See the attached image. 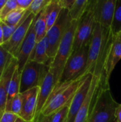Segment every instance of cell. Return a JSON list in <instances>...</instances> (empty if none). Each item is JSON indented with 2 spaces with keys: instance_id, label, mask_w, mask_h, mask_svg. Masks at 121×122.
Segmentation results:
<instances>
[{
  "instance_id": "6da1fadb",
  "label": "cell",
  "mask_w": 121,
  "mask_h": 122,
  "mask_svg": "<svg viewBox=\"0 0 121 122\" xmlns=\"http://www.w3.org/2000/svg\"><path fill=\"white\" fill-rule=\"evenodd\" d=\"M111 33L100 24L96 23L88 46V61L84 74L101 76L105 54Z\"/></svg>"
},
{
  "instance_id": "7a4b0ae2",
  "label": "cell",
  "mask_w": 121,
  "mask_h": 122,
  "mask_svg": "<svg viewBox=\"0 0 121 122\" xmlns=\"http://www.w3.org/2000/svg\"><path fill=\"white\" fill-rule=\"evenodd\" d=\"M87 75L81 74L72 81L56 85L41 114L50 117L58 109L68 104Z\"/></svg>"
},
{
  "instance_id": "3957f363",
  "label": "cell",
  "mask_w": 121,
  "mask_h": 122,
  "mask_svg": "<svg viewBox=\"0 0 121 122\" xmlns=\"http://www.w3.org/2000/svg\"><path fill=\"white\" fill-rule=\"evenodd\" d=\"M118 103L113 98L110 85L101 84L95 94L88 122H116L115 113Z\"/></svg>"
},
{
  "instance_id": "277c9868",
  "label": "cell",
  "mask_w": 121,
  "mask_h": 122,
  "mask_svg": "<svg viewBox=\"0 0 121 122\" xmlns=\"http://www.w3.org/2000/svg\"><path fill=\"white\" fill-rule=\"evenodd\" d=\"M78 21L72 20L70 27L62 39L55 57L49 64V69L54 74L57 83L60 80L65 64L72 54L73 40Z\"/></svg>"
},
{
  "instance_id": "5b68a950",
  "label": "cell",
  "mask_w": 121,
  "mask_h": 122,
  "mask_svg": "<svg viewBox=\"0 0 121 122\" xmlns=\"http://www.w3.org/2000/svg\"><path fill=\"white\" fill-rule=\"evenodd\" d=\"M71 19L68 11L62 9L56 23L48 30L46 38L48 40L47 54L52 60L58 51L59 44L71 24Z\"/></svg>"
},
{
  "instance_id": "8992f818",
  "label": "cell",
  "mask_w": 121,
  "mask_h": 122,
  "mask_svg": "<svg viewBox=\"0 0 121 122\" xmlns=\"http://www.w3.org/2000/svg\"><path fill=\"white\" fill-rule=\"evenodd\" d=\"M88 46H86L76 52L71 54L65 64L63 73L57 84L72 81L81 74H84V71L88 61Z\"/></svg>"
},
{
  "instance_id": "52a82bcc",
  "label": "cell",
  "mask_w": 121,
  "mask_h": 122,
  "mask_svg": "<svg viewBox=\"0 0 121 122\" xmlns=\"http://www.w3.org/2000/svg\"><path fill=\"white\" fill-rule=\"evenodd\" d=\"M121 59V39L111 34L103 62L100 83L108 86L110 78L116 64Z\"/></svg>"
},
{
  "instance_id": "ba28073f",
  "label": "cell",
  "mask_w": 121,
  "mask_h": 122,
  "mask_svg": "<svg viewBox=\"0 0 121 122\" xmlns=\"http://www.w3.org/2000/svg\"><path fill=\"white\" fill-rule=\"evenodd\" d=\"M49 65L40 64L34 61H29L21 72L19 93L22 94L34 87L39 86Z\"/></svg>"
},
{
  "instance_id": "9c48e42d",
  "label": "cell",
  "mask_w": 121,
  "mask_h": 122,
  "mask_svg": "<svg viewBox=\"0 0 121 122\" xmlns=\"http://www.w3.org/2000/svg\"><path fill=\"white\" fill-rule=\"evenodd\" d=\"M95 24L96 22L93 12L90 7H88L86 12L78 22L74 36L72 54L76 52L81 48L89 45Z\"/></svg>"
},
{
  "instance_id": "30bf717a",
  "label": "cell",
  "mask_w": 121,
  "mask_h": 122,
  "mask_svg": "<svg viewBox=\"0 0 121 122\" xmlns=\"http://www.w3.org/2000/svg\"><path fill=\"white\" fill-rule=\"evenodd\" d=\"M117 0H94L91 1V9L95 22L103 27L110 29L112 26Z\"/></svg>"
},
{
  "instance_id": "8fae6325",
  "label": "cell",
  "mask_w": 121,
  "mask_h": 122,
  "mask_svg": "<svg viewBox=\"0 0 121 122\" xmlns=\"http://www.w3.org/2000/svg\"><path fill=\"white\" fill-rule=\"evenodd\" d=\"M36 16L34 14L31 13L16 29L10 39L1 45L3 48L12 56L16 57L19 48Z\"/></svg>"
},
{
  "instance_id": "7c38bea8",
  "label": "cell",
  "mask_w": 121,
  "mask_h": 122,
  "mask_svg": "<svg viewBox=\"0 0 121 122\" xmlns=\"http://www.w3.org/2000/svg\"><path fill=\"white\" fill-rule=\"evenodd\" d=\"M35 20H36V18L32 22L25 36V39H24L19 48V50L15 57L17 60V64H18L17 67L20 74L22 71L23 69L24 68L26 63L29 61L31 54H33L36 45L37 44L36 32H35V29H34Z\"/></svg>"
},
{
  "instance_id": "4fadbf2b",
  "label": "cell",
  "mask_w": 121,
  "mask_h": 122,
  "mask_svg": "<svg viewBox=\"0 0 121 122\" xmlns=\"http://www.w3.org/2000/svg\"><path fill=\"white\" fill-rule=\"evenodd\" d=\"M57 84L56 79L48 67V69L46 72L44 76L43 77L41 84L39 85V92L38 95L37 107L34 116V119L32 122H35L39 116L41 115V111L44 107L46 102L48 101L51 94L52 93L53 89Z\"/></svg>"
},
{
  "instance_id": "5bb4252c",
  "label": "cell",
  "mask_w": 121,
  "mask_h": 122,
  "mask_svg": "<svg viewBox=\"0 0 121 122\" xmlns=\"http://www.w3.org/2000/svg\"><path fill=\"white\" fill-rule=\"evenodd\" d=\"M39 86L34 87L21 94L22 107L19 118L27 122H32L37 107Z\"/></svg>"
},
{
  "instance_id": "9a60e30c",
  "label": "cell",
  "mask_w": 121,
  "mask_h": 122,
  "mask_svg": "<svg viewBox=\"0 0 121 122\" xmlns=\"http://www.w3.org/2000/svg\"><path fill=\"white\" fill-rule=\"evenodd\" d=\"M92 78L93 75L90 74L86 76L85 79L80 86L77 92L75 94L74 97L71 99L69 104V112L67 117V122H74L75 117L77 113L78 112L79 109L82 107L88 93L92 81Z\"/></svg>"
},
{
  "instance_id": "2e32d148",
  "label": "cell",
  "mask_w": 121,
  "mask_h": 122,
  "mask_svg": "<svg viewBox=\"0 0 121 122\" xmlns=\"http://www.w3.org/2000/svg\"><path fill=\"white\" fill-rule=\"evenodd\" d=\"M17 65L18 64L16 59L11 56L9 59L7 66L0 80V119L6 112L9 84L12 76L17 67Z\"/></svg>"
},
{
  "instance_id": "e0dca14e",
  "label": "cell",
  "mask_w": 121,
  "mask_h": 122,
  "mask_svg": "<svg viewBox=\"0 0 121 122\" xmlns=\"http://www.w3.org/2000/svg\"><path fill=\"white\" fill-rule=\"evenodd\" d=\"M100 85V76L93 75L92 81L86 98L77 113L73 122H88L95 94Z\"/></svg>"
},
{
  "instance_id": "ac0fdd59",
  "label": "cell",
  "mask_w": 121,
  "mask_h": 122,
  "mask_svg": "<svg viewBox=\"0 0 121 122\" xmlns=\"http://www.w3.org/2000/svg\"><path fill=\"white\" fill-rule=\"evenodd\" d=\"M47 49L48 40L46 36L41 41L37 42L34 51L29 61H34L40 64L49 65L51 61V59L48 56Z\"/></svg>"
},
{
  "instance_id": "d6986e66",
  "label": "cell",
  "mask_w": 121,
  "mask_h": 122,
  "mask_svg": "<svg viewBox=\"0 0 121 122\" xmlns=\"http://www.w3.org/2000/svg\"><path fill=\"white\" fill-rule=\"evenodd\" d=\"M62 9H63L60 6L58 0L49 1L48 4L44 9L48 30L56 23Z\"/></svg>"
},
{
  "instance_id": "ffe728a7",
  "label": "cell",
  "mask_w": 121,
  "mask_h": 122,
  "mask_svg": "<svg viewBox=\"0 0 121 122\" xmlns=\"http://www.w3.org/2000/svg\"><path fill=\"white\" fill-rule=\"evenodd\" d=\"M20 79H21V74L19 71L18 67H16L11 80L9 84V91H8V96L6 100V112H9L10 107L13 99L19 94L20 89Z\"/></svg>"
},
{
  "instance_id": "44dd1931",
  "label": "cell",
  "mask_w": 121,
  "mask_h": 122,
  "mask_svg": "<svg viewBox=\"0 0 121 122\" xmlns=\"http://www.w3.org/2000/svg\"><path fill=\"white\" fill-rule=\"evenodd\" d=\"M91 0H75L74 4L68 10V14L73 21H79L88 10Z\"/></svg>"
},
{
  "instance_id": "7402d4cb",
  "label": "cell",
  "mask_w": 121,
  "mask_h": 122,
  "mask_svg": "<svg viewBox=\"0 0 121 122\" xmlns=\"http://www.w3.org/2000/svg\"><path fill=\"white\" fill-rule=\"evenodd\" d=\"M34 29H35L37 42L41 41L43 39H44L46 36L48 28L45 19V14L44 10L36 16Z\"/></svg>"
},
{
  "instance_id": "603a6c76",
  "label": "cell",
  "mask_w": 121,
  "mask_h": 122,
  "mask_svg": "<svg viewBox=\"0 0 121 122\" xmlns=\"http://www.w3.org/2000/svg\"><path fill=\"white\" fill-rule=\"evenodd\" d=\"M26 11V10L16 8V9L11 11L1 21L9 26H16L21 21Z\"/></svg>"
},
{
  "instance_id": "cb8c5ba5",
  "label": "cell",
  "mask_w": 121,
  "mask_h": 122,
  "mask_svg": "<svg viewBox=\"0 0 121 122\" xmlns=\"http://www.w3.org/2000/svg\"><path fill=\"white\" fill-rule=\"evenodd\" d=\"M120 32H121V0H117L111 33L113 36H116Z\"/></svg>"
},
{
  "instance_id": "d4e9b609",
  "label": "cell",
  "mask_w": 121,
  "mask_h": 122,
  "mask_svg": "<svg viewBox=\"0 0 121 122\" xmlns=\"http://www.w3.org/2000/svg\"><path fill=\"white\" fill-rule=\"evenodd\" d=\"M69 104L62 107L50 116V122H63L68 117L69 112Z\"/></svg>"
},
{
  "instance_id": "484cf974",
  "label": "cell",
  "mask_w": 121,
  "mask_h": 122,
  "mask_svg": "<svg viewBox=\"0 0 121 122\" xmlns=\"http://www.w3.org/2000/svg\"><path fill=\"white\" fill-rule=\"evenodd\" d=\"M50 0H33L28 9L35 16L39 14L47 6Z\"/></svg>"
},
{
  "instance_id": "4316f807",
  "label": "cell",
  "mask_w": 121,
  "mask_h": 122,
  "mask_svg": "<svg viewBox=\"0 0 121 122\" xmlns=\"http://www.w3.org/2000/svg\"><path fill=\"white\" fill-rule=\"evenodd\" d=\"M17 8L16 0H6V4L0 11V21H3L6 16L13 10Z\"/></svg>"
},
{
  "instance_id": "83f0119b",
  "label": "cell",
  "mask_w": 121,
  "mask_h": 122,
  "mask_svg": "<svg viewBox=\"0 0 121 122\" xmlns=\"http://www.w3.org/2000/svg\"><path fill=\"white\" fill-rule=\"evenodd\" d=\"M11 56L2 46H0V80L3 76V74L5 71V69L7 66L9 58Z\"/></svg>"
},
{
  "instance_id": "f1b7e54d",
  "label": "cell",
  "mask_w": 121,
  "mask_h": 122,
  "mask_svg": "<svg viewBox=\"0 0 121 122\" xmlns=\"http://www.w3.org/2000/svg\"><path fill=\"white\" fill-rule=\"evenodd\" d=\"M21 107H22V97H21V94L19 93L13 99L11 104L9 112H11L19 117V114L21 111Z\"/></svg>"
},
{
  "instance_id": "f546056e",
  "label": "cell",
  "mask_w": 121,
  "mask_h": 122,
  "mask_svg": "<svg viewBox=\"0 0 121 122\" xmlns=\"http://www.w3.org/2000/svg\"><path fill=\"white\" fill-rule=\"evenodd\" d=\"M19 117L11 112H5L0 119V122H16Z\"/></svg>"
},
{
  "instance_id": "4dcf8cb0",
  "label": "cell",
  "mask_w": 121,
  "mask_h": 122,
  "mask_svg": "<svg viewBox=\"0 0 121 122\" xmlns=\"http://www.w3.org/2000/svg\"><path fill=\"white\" fill-rule=\"evenodd\" d=\"M33 0H16L17 3V8L23 9V10H27Z\"/></svg>"
},
{
  "instance_id": "1f68e13d",
  "label": "cell",
  "mask_w": 121,
  "mask_h": 122,
  "mask_svg": "<svg viewBox=\"0 0 121 122\" xmlns=\"http://www.w3.org/2000/svg\"><path fill=\"white\" fill-rule=\"evenodd\" d=\"M60 6L63 9L69 10L75 2V0H58Z\"/></svg>"
},
{
  "instance_id": "d6a6232c",
  "label": "cell",
  "mask_w": 121,
  "mask_h": 122,
  "mask_svg": "<svg viewBox=\"0 0 121 122\" xmlns=\"http://www.w3.org/2000/svg\"><path fill=\"white\" fill-rule=\"evenodd\" d=\"M115 121L116 122H121V104H118L116 113H115Z\"/></svg>"
},
{
  "instance_id": "836d02e7",
  "label": "cell",
  "mask_w": 121,
  "mask_h": 122,
  "mask_svg": "<svg viewBox=\"0 0 121 122\" xmlns=\"http://www.w3.org/2000/svg\"><path fill=\"white\" fill-rule=\"evenodd\" d=\"M35 122H50V117L41 114Z\"/></svg>"
},
{
  "instance_id": "e575fe53",
  "label": "cell",
  "mask_w": 121,
  "mask_h": 122,
  "mask_svg": "<svg viewBox=\"0 0 121 122\" xmlns=\"http://www.w3.org/2000/svg\"><path fill=\"white\" fill-rule=\"evenodd\" d=\"M3 44H4V32H3L1 24L0 21V46H1Z\"/></svg>"
},
{
  "instance_id": "d590c367",
  "label": "cell",
  "mask_w": 121,
  "mask_h": 122,
  "mask_svg": "<svg viewBox=\"0 0 121 122\" xmlns=\"http://www.w3.org/2000/svg\"><path fill=\"white\" fill-rule=\"evenodd\" d=\"M6 2V0H0V11L1 10V9L4 6Z\"/></svg>"
},
{
  "instance_id": "8d00e7d4",
  "label": "cell",
  "mask_w": 121,
  "mask_h": 122,
  "mask_svg": "<svg viewBox=\"0 0 121 122\" xmlns=\"http://www.w3.org/2000/svg\"><path fill=\"white\" fill-rule=\"evenodd\" d=\"M16 122H25V121H24L23 119H21V118H19L18 119H17V121Z\"/></svg>"
},
{
  "instance_id": "74e56055",
  "label": "cell",
  "mask_w": 121,
  "mask_h": 122,
  "mask_svg": "<svg viewBox=\"0 0 121 122\" xmlns=\"http://www.w3.org/2000/svg\"><path fill=\"white\" fill-rule=\"evenodd\" d=\"M116 36V37H117V38H118V39H121V32H120L118 35H116V36Z\"/></svg>"
},
{
  "instance_id": "f35d334b",
  "label": "cell",
  "mask_w": 121,
  "mask_h": 122,
  "mask_svg": "<svg viewBox=\"0 0 121 122\" xmlns=\"http://www.w3.org/2000/svg\"><path fill=\"white\" fill-rule=\"evenodd\" d=\"M63 122H67V119H66V120H65Z\"/></svg>"
}]
</instances>
